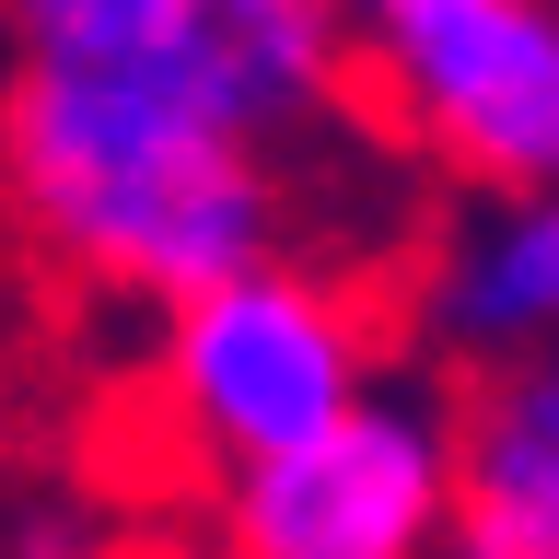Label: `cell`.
Listing matches in <instances>:
<instances>
[{"mask_svg":"<svg viewBox=\"0 0 559 559\" xmlns=\"http://www.w3.org/2000/svg\"><path fill=\"white\" fill-rule=\"evenodd\" d=\"M280 129L199 59H12L0 47V234L105 304H175L280 257Z\"/></svg>","mask_w":559,"mask_h":559,"instance_id":"cell-1","label":"cell"},{"mask_svg":"<svg viewBox=\"0 0 559 559\" xmlns=\"http://www.w3.org/2000/svg\"><path fill=\"white\" fill-rule=\"evenodd\" d=\"M152 338V419L199 478H234L257 454L304 443L384 373V304L326 257H245V269L175 292Z\"/></svg>","mask_w":559,"mask_h":559,"instance_id":"cell-2","label":"cell"},{"mask_svg":"<svg viewBox=\"0 0 559 559\" xmlns=\"http://www.w3.org/2000/svg\"><path fill=\"white\" fill-rule=\"evenodd\" d=\"M349 105L454 187L559 175V0H396L349 35Z\"/></svg>","mask_w":559,"mask_h":559,"instance_id":"cell-3","label":"cell"},{"mask_svg":"<svg viewBox=\"0 0 559 559\" xmlns=\"http://www.w3.org/2000/svg\"><path fill=\"white\" fill-rule=\"evenodd\" d=\"M454 478V419L431 373H373L304 443L210 478L222 559H431Z\"/></svg>","mask_w":559,"mask_h":559,"instance_id":"cell-4","label":"cell"},{"mask_svg":"<svg viewBox=\"0 0 559 559\" xmlns=\"http://www.w3.org/2000/svg\"><path fill=\"white\" fill-rule=\"evenodd\" d=\"M408 338L443 373L536 361L559 338V210L548 187H454L408 257Z\"/></svg>","mask_w":559,"mask_h":559,"instance_id":"cell-5","label":"cell"},{"mask_svg":"<svg viewBox=\"0 0 559 559\" xmlns=\"http://www.w3.org/2000/svg\"><path fill=\"white\" fill-rule=\"evenodd\" d=\"M443 419H454V478H443L431 559H559V373H548V349L454 373Z\"/></svg>","mask_w":559,"mask_h":559,"instance_id":"cell-6","label":"cell"},{"mask_svg":"<svg viewBox=\"0 0 559 559\" xmlns=\"http://www.w3.org/2000/svg\"><path fill=\"white\" fill-rule=\"evenodd\" d=\"M0 47L12 59H199V70H222V0H0Z\"/></svg>","mask_w":559,"mask_h":559,"instance_id":"cell-7","label":"cell"},{"mask_svg":"<svg viewBox=\"0 0 559 559\" xmlns=\"http://www.w3.org/2000/svg\"><path fill=\"white\" fill-rule=\"evenodd\" d=\"M326 12H338V35H361V24H384L396 0H326Z\"/></svg>","mask_w":559,"mask_h":559,"instance_id":"cell-8","label":"cell"}]
</instances>
